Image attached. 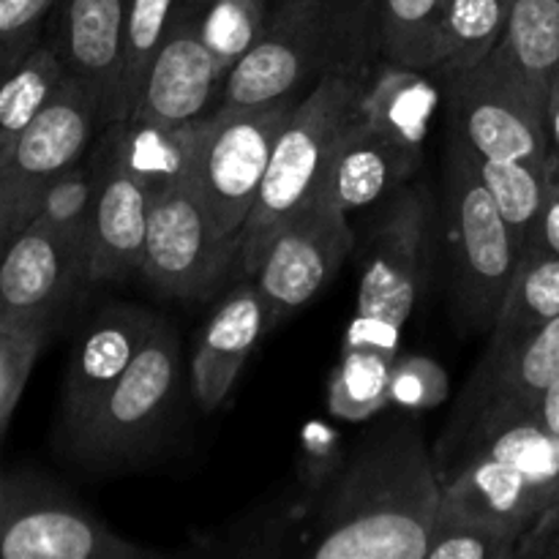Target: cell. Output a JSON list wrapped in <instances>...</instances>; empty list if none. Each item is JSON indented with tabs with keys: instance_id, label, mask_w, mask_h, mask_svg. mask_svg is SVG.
Segmentation results:
<instances>
[{
	"instance_id": "obj_15",
	"label": "cell",
	"mask_w": 559,
	"mask_h": 559,
	"mask_svg": "<svg viewBox=\"0 0 559 559\" xmlns=\"http://www.w3.org/2000/svg\"><path fill=\"white\" fill-rule=\"evenodd\" d=\"M555 380H559V317L522 342L480 358L448 424L437 462L445 464L480 426L530 413L540 393Z\"/></svg>"
},
{
	"instance_id": "obj_17",
	"label": "cell",
	"mask_w": 559,
	"mask_h": 559,
	"mask_svg": "<svg viewBox=\"0 0 559 559\" xmlns=\"http://www.w3.org/2000/svg\"><path fill=\"white\" fill-rule=\"evenodd\" d=\"M87 276V257L33 218L0 254V328L44 331Z\"/></svg>"
},
{
	"instance_id": "obj_14",
	"label": "cell",
	"mask_w": 559,
	"mask_h": 559,
	"mask_svg": "<svg viewBox=\"0 0 559 559\" xmlns=\"http://www.w3.org/2000/svg\"><path fill=\"white\" fill-rule=\"evenodd\" d=\"M136 145L140 136L129 123H112L96 147L102 180L87 262L91 282H118L142 271L158 180H153L151 169L142 167Z\"/></svg>"
},
{
	"instance_id": "obj_40",
	"label": "cell",
	"mask_w": 559,
	"mask_h": 559,
	"mask_svg": "<svg viewBox=\"0 0 559 559\" xmlns=\"http://www.w3.org/2000/svg\"><path fill=\"white\" fill-rule=\"evenodd\" d=\"M546 129H549L551 151L559 153V66L549 76V87H546Z\"/></svg>"
},
{
	"instance_id": "obj_18",
	"label": "cell",
	"mask_w": 559,
	"mask_h": 559,
	"mask_svg": "<svg viewBox=\"0 0 559 559\" xmlns=\"http://www.w3.org/2000/svg\"><path fill=\"white\" fill-rule=\"evenodd\" d=\"M156 317L140 306H112L87 325L71 353L60 404V435L69 442L91 420L115 382L129 369Z\"/></svg>"
},
{
	"instance_id": "obj_9",
	"label": "cell",
	"mask_w": 559,
	"mask_h": 559,
	"mask_svg": "<svg viewBox=\"0 0 559 559\" xmlns=\"http://www.w3.org/2000/svg\"><path fill=\"white\" fill-rule=\"evenodd\" d=\"M98 126V102L66 74L0 167V254L36 218L49 186L82 162Z\"/></svg>"
},
{
	"instance_id": "obj_6",
	"label": "cell",
	"mask_w": 559,
	"mask_h": 559,
	"mask_svg": "<svg viewBox=\"0 0 559 559\" xmlns=\"http://www.w3.org/2000/svg\"><path fill=\"white\" fill-rule=\"evenodd\" d=\"M431 257V197L424 186L396 191L374 222L360 271L358 311L344 344L396 355L404 322L424 293Z\"/></svg>"
},
{
	"instance_id": "obj_24",
	"label": "cell",
	"mask_w": 559,
	"mask_h": 559,
	"mask_svg": "<svg viewBox=\"0 0 559 559\" xmlns=\"http://www.w3.org/2000/svg\"><path fill=\"white\" fill-rule=\"evenodd\" d=\"M69 69L52 41H41L0 82V167L14 151L22 131L38 118Z\"/></svg>"
},
{
	"instance_id": "obj_8",
	"label": "cell",
	"mask_w": 559,
	"mask_h": 559,
	"mask_svg": "<svg viewBox=\"0 0 559 559\" xmlns=\"http://www.w3.org/2000/svg\"><path fill=\"white\" fill-rule=\"evenodd\" d=\"M451 235L459 317L473 331H491L516 276L522 246L475 175L464 147H451Z\"/></svg>"
},
{
	"instance_id": "obj_33",
	"label": "cell",
	"mask_w": 559,
	"mask_h": 559,
	"mask_svg": "<svg viewBox=\"0 0 559 559\" xmlns=\"http://www.w3.org/2000/svg\"><path fill=\"white\" fill-rule=\"evenodd\" d=\"M519 540L486 522L437 511L426 559H511Z\"/></svg>"
},
{
	"instance_id": "obj_2",
	"label": "cell",
	"mask_w": 559,
	"mask_h": 559,
	"mask_svg": "<svg viewBox=\"0 0 559 559\" xmlns=\"http://www.w3.org/2000/svg\"><path fill=\"white\" fill-rule=\"evenodd\" d=\"M380 52L377 0H273L260 38L224 80V107L304 98L333 69Z\"/></svg>"
},
{
	"instance_id": "obj_36",
	"label": "cell",
	"mask_w": 559,
	"mask_h": 559,
	"mask_svg": "<svg viewBox=\"0 0 559 559\" xmlns=\"http://www.w3.org/2000/svg\"><path fill=\"white\" fill-rule=\"evenodd\" d=\"M448 391L451 382L437 360L424 355H396L391 369V404L404 409H431L445 402Z\"/></svg>"
},
{
	"instance_id": "obj_31",
	"label": "cell",
	"mask_w": 559,
	"mask_h": 559,
	"mask_svg": "<svg viewBox=\"0 0 559 559\" xmlns=\"http://www.w3.org/2000/svg\"><path fill=\"white\" fill-rule=\"evenodd\" d=\"M98 180H102V164L98 153L87 162L74 164L66 169L58 180L47 189L38 205L36 222L47 224L52 233L69 240L91 262V238H93V213H96Z\"/></svg>"
},
{
	"instance_id": "obj_4",
	"label": "cell",
	"mask_w": 559,
	"mask_h": 559,
	"mask_svg": "<svg viewBox=\"0 0 559 559\" xmlns=\"http://www.w3.org/2000/svg\"><path fill=\"white\" fill-rule=\"evenodd\" d=\"M371 76V58L333 69L300 98L278 131L265 178L240 235L235 267L243 276L254 273L257 260L276 229L320 191L338 140L364 112Z\"/></svg>"
},
{
	"instance_id": "obj_27",
	"label": "cell",
	"mask_w": 559,
	"mask_h": 559,
	"mask_svg": "<svg viewBox=\"0 0 559 559\" xmlns=\"http://www.w3.org/2000/svg\"><path fill=\"white\" fill-rule=\"evenodd\" d=\"M508 0H445L435 74L448 76L484 63L502 41Z\"/></svg>"
},
{
	"instance_id": "obj_35",
	"label": "cell",
	"mask_w": 559,
	"mask_h": 559,
	"mask_svg": "<svg viewBox=\"0 0 559 559\" xmlns=\"http://www.w3.org/2000/svg\"><path fill=\"white\" fill-rule=\"evenodd\" d=\"M44 331H14L0 328V437L9 429L25 382L31 377L33 364L44 347Z\"/></svg>"
},
{
	"instance_id": "obj_11",
	"label": "cell",
	"mask_w": 559,
	"mask_h": 559,
	"mask_svg": "<svg viewBox=\"0 0 559 559\" xmlns=\"http://www.w3.org/2000/svg\"><path fill=\"white\" fill-rule=\"evenodd\" d=\"M238 251L216 233L189 180L169 167L153 200L142 276L169 298H205L238 265Z\"/></svg>"
},
{
	"instance_id": "obj_21",
	"label": "cell",
	"mask_w": 559,
	"mask_h": 559,
	"mask_svg": "<svg viewBox=\"0 0 559 559\" xmlns=\"http://www.w3.org/2000/svg\"><path fill=\"white\" fill-rule=\"evenodd\" d=\"M424 145L402 140L360 118L344 131L328 162L320 191L342 211H358L402 189L420 167Z\"/></svg>"
},
{
	"instance_id": "obj_41",
	"label": "cell",
	"mask_w": 559,
	"mask_h": 559,
	"mask_svg": "<svg viewBox=\"0 0 559 559\" xmlns=\"http://www.w3.org/2000/svg\"><path fill=\"white\" fill-rule=\"evenodd\" d=\"M3 491H5V478H0V502H3Z\"/></svg>"
},
{
	"instance_id": "obj_39",
	"label": "cell",
	"mask_w": 559,
	"mask_h": 559,
	"mask_svg": "<svg viewBox=\"0 0 559 559\" xmlns=\"http://www.w3.org/2000/svg\"><path fill=\"white\" fill-rule=\"evenodd\" d=\"M530 415H533V420L540 429L559 437V380L551 382V385L540 393L538 402L530 409Z\"/></svg>"
},
{
	"instance_id": "obj_34",
	"label": "cell",
	"mask_w": 559,
	"mask_h": 559,
	"mask_svg": "<svg viewBox=\"0 0 559 559\" xmlns=\"http://www.w3.org/2000/svg\"><path fill=\"white\" fill-rule=\"evenodd\" d=\"M58 0H0V82L44 41Z\"/></svg>"
},
{
	"instance_id": "obj_7",
	"label": "cell",
	"mask_w": 559,
	"mask_h": 559,
	"mask_svg": "<svg viewBox=\"0 0 559 559\" xmlns=\"http://www.w3.org/2000/svg\"><path fill=\"white\" fill-rule=\"evenodd\" d=\"M453 136L478 156L544 167L551 153L546 91L524 76L500 47L475 69L442 76Z\"/></svg>"
},
{
	"instance_id": "obj_29",
	"label": "cell",
	"mask_w": 559,
	"mask_h": 559,
	"mask_svg": "<svg viewBox=\"0 0 559 559\" xmlns=\"http://www.w3.org/2000/svg\"><path fill=\"white\" fill-rule=\"evenodd\" d=\"M396 355L377 347L344 344L331 374L328 407L344 420H366L391 404V369Z\"/></svg>"
},
{
	"instance_id": "obj_20",
	"label": "cell",
	"mask_w": 559,
	"mask_h": 559,
	"mask_svg": "<svg viewBox=\"0 0 559 559\" xmlns=\"http://www.w3.org/2000/svg\"><path fill=\"white\" fill-rule=\"evenodd\" d=\"M273 328L267 304L254 282L240 284L213 311L202 328L191 360V391L205 413L224 404L238 382L246 360Z\"/></svg>"
},
{
	"instance_id": "obj_12",
	"label": "cell",
	"mask_w": 559,
	"mask_h": 559,
	"mask_svg": "<svg viewBox=\"0 0 559 559\" xmlns=\"http://www.w3.org/2000/svg\"><path fill=\"white\" fill-rule=\"evenodd\" d=\"M353 246L355 235L347 211L325 191H317L304 202L267 240L251 273L273 325L311 304L353 254Z\"/></svg>"
},
{
	"instance_id": "obj_13",
	"label": "cell",
	"mask_w": 559,
	"mask_h": 559,
	"mask_svg": "<svg viewBox=\"0 0 559 559\" xmlns=\"http://www.w3.org/2000/svg\"><path fill=\"white\" fill-rule=\"evenodd\" d=\"M162 551L126 540L60 491L33 478H5L0 559H151Z\"/></svg>"
},
{
	"instance_id": "obj_5",
	"label": "cell",
	"mask_w": 559,
	"mask_h": 559,
	"mask_svg": "<svg viewBox=\"0 0 559 559\" xmlns=\"http://www.w3.org/2000/svg\"><path fill=\"white\" fill-rule=\"evenodd\" d=\"M300 98H278L260 107L218 104L169 136L173 164L205 205L224 240L240 246L278 131Z\"/></svg>"
},
{
	"instance_id": "obj_1",
	"label": "cell",
	"mask_w": 559,
	"mask_h": 559,
	"mask_svg": "<svg viewBox=\"0 0 559 559\" xmlns=\"http://www.w3.org/2000/svg\"><path fill=\"white\" fill-rule=\"evenodd\" d=\"M442 480L418 426L371 437L322 497L306 555L314 559H426Z\"/></svg>"
},
{
	"instance_id": "obj_37",
	"label": "cell",
	"mask_w": 559,
	"mask_h": 559,
	"mask_svg": "<svg viewBox=\"0 0 559 559\" xmlns=\"http://www.w3.org/2000/svg\"><path fill=\"white\" fill-rule=\"evenodd\" d=\"M530 240L559 257V153L555 151L544 164V202H540L538 224Z\"/></svg>"
},
{
	"instance_id": "obj_30",
	"label": "cell",
	"mask_w": 559,
	"mask_h": 559,
	"mask_svg": "<svg viewBox=\"0 0 559 559\" xmlns=\"http://www.w3.org/2000/svg\"><path fill=\"white\" fill-rule=\"evenodd\" d=\"M456 142L464 147L475 175L486 186L491 200L497 202L502 218L513 229V235H516L519 246L524 251V246L533 238L535 224H538L540 202H544V167L527 162H506V158L478 156L462 140Z\"/></svg>"
},
{
	"instance_id": "obj_28",
	"label": "cell",
	"mask_w": 559,
	"mask_h": 559,
	"mask_svg": "<svg viewBox=\"0 0 559 559\" xmlns=\"http://www.w3.org/2000/svg\"><path fill=\"white\" fill-rule=\"evenodd\" d=\"M500 52L546 91L559 66V0H508Z\"/></svg>"
},
{
	"instance_id": "obj_26",
	"label": "cell",
	"mask_w": 559,
	"mask_h": 559,
	"mask_svg": "<svg viewBox=\"0 0 559 559\" xmlns=\"http://www.w3.org/2000/svg\"><path fill=\"white\" fill-rule=\"evenodd\" d=\"M173 11L175 0H129L123 38H120V76L112 123H129V118L134 115L147 71H151L169 31V22H173Z\"/></svg>"
},
{
	"instance_id": "obj_38",
	"label": "cell",
	"mask_w": 559,
	"mask_h": 559,
	"mask_svg": "<svg viewBox=\"0 0 559 559\" xmlns=\"http://www.w3.org/2000/svg\"><path fill=\"white\" fill-rule=\"evenodd\" d=\"M516 557L559 559V500L546 511V516L519 540Z\"/></svg>"
},
{
	"instance_id": "obj_32",
	"label": "cell",
	"mask_w": 559,
	"mask_h": 559,
	"mask_svg": "<svg viewBox=\"0 0 559 559\" xmlns=\"http://www.w3.org/2000/svg\"><path fill=\"white\" fill-rule=\"evenodd\" d=\"M175 5L200 20L202 36L224 74L260 38L271 14V0H175Z\"/></svg>"
},
{
	"instance_id": "obj_23",
	"label": "cell",
	"mask_w": 559,
	"mask_h": 559,
	"mask_svg": "<svg viewBox=\"0 0 559 559\" xmlns=\"http://www.w3.org/2000/svg\"><path fill=\"white\" fill-rule=\"evenodd\" d=\"M437 104L440 91L426 71L385 63L366 87L364 118L388 134L424 145Z\"/></svg>"
},
{
	"instance_id": "obj_3",
	"label": "cell",
	"mask_w": 559,
	"mask_h": 559,
	"mask_svg": "<svg viewBox=\"0 0 559 559\" xmlns=\"http://www.w3.org/2000/svg\"><path fill=\"white\" fill-rule=\"evenodd\" d=\"M437 469L440 511L522 540L559 500V437L530 413L513 415L475 429Z\"/></svg>"
},
{
	"instance_id": "obj_16",
	"label": "cell",
	"mask_w": 559,
	"mask_h": 559,
	"mask_svg": "<svg viewBox=\"0 0 559 559\" xmlns=\"http://www.w3.org/2000/svg\"><path fill=\"white\" fill-rule=\"evenodd\" d=\"M224 80L227 74L207 47L200 20L175 5L129 126L136 134L169 140L175 131L218 107Z\"/></svg>"
},
{
	"instance_id": "obj_19",
	"label": "cell",
	"mask_w": 559,
	"mask_h": 559,
	"mask_svg": "<svg viewBox=\"0 0 559 559\" xmlns=\"http://www.w3.org/2000/svg\"><path fill=\"white\" fill-rule=\"evenodd\" d=\"M129 0H58L52 9V38L66 69L98 102V118L112 123L120 76V38Z\"/></svg>"
},
{
	"instance_id": "obj_42",
	"label": "cell",
	"mask_w": 559,
	"mask_h": 559,
	"mask_svg": "<svg viewBox=\"0 0 559 559\" xmlns=\"http://www.w3.org/2000/svg\"><path fill=\"white\" fill-rule=\"evenodd\" d=\"M271 3H273V0H271Z\"/></svg>"
},
{
	"instance_id": "obj_22",
	"label": "cell",
	"mask_w": 559,
	"mask_h": 559,
	"mask_svg": "<svg viewBox=\"0 0 559 559\" xmlns=\"http://www.w3.org/2000/svg\"><path fill=\"white\" fill-rule=\"evenodd\" d=\"M559 317V257L530 240L519 260L516 276L506 295L500 314L491 325L486 353L522 342Z\"/></svg>"
},
{
	"instance_id": "obj_10",
	"label": "cell",
	"mask_w": 559,
	"mask_h": 559,
	"mask_svg": "<svg viewBox=\"0 0 559 559\" xmlns=\"http://www.w3.org/2000/svg\"><path fill=\"white\" fill-rule=\"evenodd\" d=\"M180 338L156 317L140 349L85 426L66 442L69 453L91 464L129 459L164 424L178 393Z\"/></svg>"
},
{
	"instance_id": "obj_25",
	"label": "cell",
	"mask_w": 559,
	"mask_h": 559,
	"mask_svg": "<svg viewBox=\"0 0 559 559\" xmlns=\"http://www.w3.org/2000/svg\"><path fill=\"white\" fill-rule=\"evenodd\" d=\"M445 0H377V44L385 63L435 71Z\"/></svg>"
}]
</instances>
